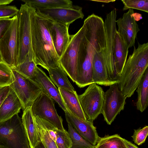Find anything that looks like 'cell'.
<instances>
[{
	"instance_id": "cell-9",
	"label": "cell",
	"mask_w": 148,
	"mask_h": 148,
	"mask_svg": "<svg viewBox=\"0 0 148 148\" xmlns=\"http://www.w3.org/2000/svg\"><path fill=\"white\" fill-rule=\"evenodd\" d=\"M12 69L15 80L10 86L19 99L23 105L22 110L24 111L28 107L32 106L43 90L34 81L24 77Z\"/></svg>"
},
{
	"instance_id": "cell-28",
	"label": "cell",
	"mask_w": 148,
	"mask_h": 148,
	"mask_svg": "<svg viewBox=\"0 0 148 148\" xmlns=\"http://www.w3.org/2000/svg\"><path fill=\"white\" fill-rule=\"evenodd\" d=\"M67 123L68 132L72 143L71 148H94V146L84 139L76 132L69 123Z\"/></svg>"
},
{
	"instance_id": "cell-31",
	"label": "cell",
	"mask_w": 148,
	"mask_h": 148,
	"mask_svg": "<svg viewBox=\"0 0 148 148\" xmlns=\"http://www.w3.org/2000/svg\"><path fill=\"white\" fill-rule=\"evenodd\" d=\"M148 134V126H145L142 128L134 130L131 137L134 143L140 145L145 142Z\"/></svg>"
},
{
	"instance_id": "cell-22",
	"label": "cell",
	"mask_w": 148,
	"mask_h": 148,
	"mask_svg": "<svg viewBox=\"0 0 148 148\" xmlns=\"http://www.w3.org/2000/svg\"><path fill=\"white\" fill-rule=\"evenodd\" d=\"M137 110L141 112L146 110L148 105V69L147 68L136 88Z\"/></svg>"
},
{
	"instance_id": "cell-12",
	"label": "cell",
	"mask_w": 148,
	"mask_h": 148,
	"mask_svg": "<svg viewBox=\"0 0 148 148\" xmlns=\"http://www.w3.org/2000/svg\"><path fill=\"white\" fill-rule=\"evenodd\" d=\"M36 13L41 16L53 22L62 24L69 26L76 20L83 19L84 16L82 8L73 5L67 7L50 9H35Z\"/></svg>"
},
{
	"instance_id": "cell-15",
	"label": "cell",
	"mask_w": 148,
	"mask_h": 148,
	"mask_svg": "<svg viewBox=\"0 0 148 148\" xmlns=\"http://www.w3.org/2000/svg\"><path fill=\"white\" fill-rule=\"evenodd\" d=\"M68 26L52 22L50 27L51 37L56 52L60 58L70 41Z\"/></svg>"
},
{
	"instance_id": "cell-23",
	"label": "cell",
	"mask_w": 148,
	"mask_h": 148,
	"mask_svg": "<svg viewBox=\"0 0 148 148\" xmlns=\"http://www.w3.org/2000/svg\"><path fill=\"white\" fill-rule=\"evenodd\" d=\"M29 6L36 9H45L72 6L73 2L69 0H22Z\"/></svg>"
},
{
	"instance_id": "cell-20",
	"label": "cell",
	"mask_w": 148,
	"mask_h": 148,
	"mask_svg": "<svg viewBox=\"0 0 148 148\" xmlns=\"http://www.w3.org/2000/svg\"><path fill=\"white\" fill-rule=\"evenodd\" d=\"M21 121L25 130L30 148H34L38 140L33 119L31 107L23 111Z\"/></svg>"
},
{
	"instance_id": "cell-16",
	"label": "cell",
	"mask_w": 148,
	"mask_h": 148,
	"mask_svg": "<svg viewBox=\"0 0 148 148\" xmlns=\"http://www.w3.org/2000/svg\"><path fill=\"white\" fill-rule=\"evenodd\" d=\"M32 79L37 83L43 90L57 103L64 111L67 110L58 88L40 67L37 66L36 74Z\"/></svg>"
},
{
	"instance_id": "cell-21",
	"label": "cell",
	"mask_w": 148,
	"mask_h": 148,
	"mask_svg": "<svg viewBox=\"0 0 148 148\" xmlns=\"http://www.w3.org/2000/svg\"><path fill=\"white\" fill-rule=\"evenodd\" d=\"M48 71L50 79L58 88H61L73 92L75 91L69 81L67 75L59 65L49 69Z\"/></svg>"
},
{
	"instance_id": "cell-8",
	"label": "cell",
	"mask_w": 148,
	"mask_h": 148,
	"mask_svg": "<svg viewBox=\"0 0 148 148\" xmlns=\"http://www.w3.org/2000/svg\"><path fill=\"white\" fill-rule=\"evenodd\" d=\"M104 92L101 87L92 84L89 85L83 93L78 95L80 104L87 120L93 122L101 113Z\"/></svg>"
},
{
	"instance_id": "cell-18",
	"label": "cell",
	"mask_w": 148,
	"mask_h": 148,
	"mask_svg": "<svg viewBox=\"0 0 148 148\" xmlns=\"http://www.w3.org/2000/svg\"><path fill=\"white\" fill-rule=\"evenodd\" d=\"M128 49L126 43L116 31L113 40V53L116 75L119 78L127 60Z\"/></svg>"
},
{
	"instance_id": "cell-37",
	"label": "cell",
	"mask_w": 148,
	"mask_h": 148,
	"mask_svg": "<svg viewBox=\"0 0 148 148\" xmlns=\"http://www.w3.org/2000/svg\"><path fill=\"white\" fill-rule=\"evenodd\" d=\"M13 0H0V5H7L11 3Z\"/></svg>"
},
{
	"instance_id": "cell-25",
	"label": "cell",
	"mask_w": 148,
	"mask_h": 148,
	"mask_svg": "<svg viewBox=\"0 0 148 148\" xmlns=\"http://www.w3.org/2000/svg\"><path fill=\"white\" fill-rule=\"evenodd\" d=\"M94 148H127L123 138L119 135H106L100 137Z\"/></svg>"
},
{
	"instance_id": "cell-10",
	"label": "cell",
	"mask_w": 148,
	"mask_h": 148,
	"mask_svg": "<svg viewBox=\"0 0 148 148\" xmlns=\"http://www.w3.org/2000/svg\"><path fill=\"white\" fill-rule=\"evenodd\" d=\"M31 108L34 116L47 121L59 130H65L63 119L57 113L54 100L43 90L35 99Z\"/></svg>"
},
{
	"instance_id": "cell-24",
	"label": "cell",
	"mask_w": 148,
	"mask_h": 148,
	"mask_svg": "<svg viewBox=\"0 0 148 148\" xmlns=\"http://www.w3.org/2000/svg\"><path fill=\"white\" fill-rule=\"evenodd\" d=\"M34 124L38 136L46 148H58L55 142L50 136L42 119L33 115Z\"/></svg>"
},
{
	"instance_id": "cell-14",
	"label": "cell",
	"mask_w": 148,
	"mask_h": 148,
	"mask_svg": "<svg viewBox=\"0 0 148 148\" xmlns=\"http://www.w3.org/2000/svg\"><path fill=\"white\" fill-rule=\"evenodd\" d=\"M64 112L67 122L69 123L84 139L95 146L100 137L93 125V122L87 120L84 121L79 119L67 110Z\"/></svg>"
},
{
	"instance_id": "cell-13",
	"label": "cell",
	"mask_w": 148,
	"mask_h": 148,
	"mask_svg": "<svg viewBox=\"0 0 148 148\" xmlns=\"http://www.w3.org/2000/svg\"><path fill=\"white\" fill-rule=\"evenodd\" d=\"M133 9H130L122 17L116 20L118 27L117 31L125 41L128 48L134 46L138 32L139 26L134 16Z\"/></svg>"
},
{
	"instance_id": "cell-38",
	"label": "cell",
	"mask_w": 148,
	"mask_h": 148,
	"mask_svg": "<svg viewBox=\"0 0 148 148\" xmlns=\"http://www.w3.org/2000/svg\"><path fill=\"white\" fill-rule=\"evenodd\" d=\"M92 1H96L97 2H101L108 3L110 2H113L115 1V0H92Z\"/></svg>"
},
{
	"instance_id": "cell-4",
	"label": "cell",
	"mask_w": 148,
	"mask_h": 148,
	"mask_svg": "<svg viewBox=\"0 0 148 148\" xmlns=\"http://www.w3.org/2000/svg\"><path fill=\"white\" fill-rule=\"evenodd\" d=\"M19 23L17 14L12 18L10 25L0 39V54L2 60L11 68L18 65Z\"/></svg>"
},
{
	"instance_id": "cell-39",
	"label": "cell",
	"mask_w": 148,
	"mask_h": 148,
	"mask_svg": "<svg viewBox=\"0 0 148 148\" xmlns=\"http://www.w3.org/2000/svg\"><path fill=\"white\" fill-rule=\"evenodd\" d=\"M0 148H4L0 147Z\"/></svg>"
},
{
	"instance_id": "cell-26",
	"label": "cell",
	"mask_w": 148,
	"mask_h": 148,
	"mask_svg": "<svg viewBox=\"0 0 148 148\" xmlns=\"http://www.w3.org/2000/svg\"><path fill=\"white\" fill-rule=\"evenodd\" d=\"M37 67L33 58L28 56L23 63L11 68L24 77L32 79L36 74Z\"/></svg>"
},
{
	"instance_id": "cell-29",
	"label": "cell",
	"mask_w": 148,
	"mask_h": 148,
	"mask_svg": "<svg viewBox=\"0 0 148 148\" xmlns=\"http://www.w3.org/2000/svg\"><path fill=\"white\" fill-rule=\"evenodd\" d=\"M55 142L58 148H71L72 145L69 133L65 129H57Z\"/></svg>"
},
{
	"instance_id": "cell-3",
	"label": "cell",
	"mask_w": 148,
	"mask_h": 148,
	"mask_svg": "<svg viewBox=\"0 0 148 148\" xmlns=\"http://www.w3.org/2000/svg\"><path fill=\"white\" fill-rule=\"evenodd\" d=\"M0 147L30 148L21 118L18 114L0 123Z\"/></svg>"
},
{
	"instance_id": "cell-36",
	"label": "cell",
	"mask_w": 148,
	"mask_h": 148,
	"mask_svg": "<svg viewBox=\"0 0 148 148\" xmlns=\"http://www.w3.org/2000/svg\"><path fill=\"white\" fill-rule=\"evenodd\" d=\"M34 148H46L39 136L38 141Z\"/></svg>"
},
{
	"instance_id": "cell-34",
	"label": "cell",
	"mask_w": 148,
	"mask_h": 148,
	"mask_svg": "<svg viewBox=\"0 0 148 148\" xmlns=\"http://www.w3.org/2000/svg\"><path fill=\"white\" fill-rule=\"evenodd\" d=\"M9 86L0 87V106L9 92Z\"/></svg>"
},
{
	"instance_id": "cell-33",
	"label": "cell",
	"mask_w": 148,
	"mask_h": 148,
	"mask_svg": "<svg viewBox=\"0 0 148 148\" xmlns=\"http://www.w3.org/2000/svg\"><path fill=\"white\" fill-rule=\"evenodd\" d=\"M12 18L0 19V39L10 25ZM0 62H3L0 54Z\"/></svg>"
},
{
	"instance_id": "cell-19",
	"label": "cell",
	"mask_w": 148,
	"mask_h": 148,
	"mask_svg": "<svg viewBox=\"0 0 148 148\" xmlns=\"http://www.w3.org/2000/svg\"><path fill=\"white\" fill-rule=\"evenodd\" d=\"M58 88L67 110L76 117L87 121L76 91L73 92L61 88Z\"/></svg>"
},
{
	"instance_id": "cell-11",
	"label": "cell",
	"mask_w": 148,
	"mask_h": 148,
	"mask_svg": "<svg viewBox=\"0 0 148 148\" xmlns=\"http://www.w3.org/2000/svg\"><path fill=\"white\" fill-rule=\"evenodd\" d=\"M126 98L121 92L118 84L110 86L104 92L101 113L108 124L110 125L117 115L123 110Z\"/></svg>"
},
{
	"instance_id": "cell-35",
	"label": "cell",
	"mask_w": 148,
	"mask_h": 148,
	"mask_svg": "<svg viewBox=\"0 0 148 148\" xmlns=\"http://www.w3.org/2000/svg\"><path fill=\"white\" fill-rule=\"evenodd\" d=\"M123 140L127 148H138L136 145L130 141L123 138Z\"/></svg>"
},
{
	"instance_id": "cell-2",
	"label": "cell",
	"mask_w": 148,
	"mask_h": 148,
	"mask_svg": "<svg viewBox=\"0 0 148 148\" xmlns=\"http://www.w3.org/2000/svg\"><path fill=\"white\" fill-rule=\"evenodd\" d=\"M148 66V42H138L137 47L134 46L132 54L126 60L118 84L126 98L134 94Z\"/></svg>"
},
{
	"instance_id": "cell-5",
	"label": "cell",
	"mask_w": 148,
	"mask_h": 148,
	"mask_svg": "<svg viewBox=\"0 0 148 148\" xmlns=\"http://www.w3.org/2000/svg\"><path fill=\"white\" fill-rule=\"evenodd\" d=\"M32 9V8L26 3L22 4L17 14L19 21V44L18 65L23 63L28 56L34 59L31 44L30 14Z\"/></svg>"
},
{
	"instance_id": "cell-1",
	"label": "cell",
	"mask_w": 148,
	"mask_h": 148,
	"mask_svg": "<svg viewBox=\"0 0 148 148\" xmlns=\"http://www.w3.org/2000/svg\"><path fill=\"white\" fill-rule=\"evenodd\" d=\"M30 20L32 47L35 63L47 71L56 67L59 65L60 58L55 50L50 33L53 21L37 14L32 8Z\"/></svg>"
},
{
	"instance_id": "cell-7",
	"label": "cell",
	"mask_w": 148,
	"mask_h": 148,
	"mask_svg": "<svg viewBox=\"0 0 148 148\" xmlns=\"http://www.w3.org/2000/svg\"><path fill=\"white\" fill-rule=\"evenodd\" d=\"M119 79L116 75L114 60L103 57L100 50L96 52L93 57L92 64V79L94 84L110 86L118 84Z\"/></svg>"
},
{
	"instance_id": "cell-30",
	"label": "cell",
	"mask_w": 148,
	"mask_h": 148,
	"mask_svg": "<svg viewBox=\"0 0 148 148\" xmlns=\"http://www.w3.org/2000/svg\"><path fill=\"white\" fill-rule=\"evenodd\" d=\"M124 5L123 11L135 9L148 12V0H122Z\"/></svg>"
},
{
	"instance_id": "cell-17",
	"label": "cell",
	"mask_w": 148,
	"mask_h": 148,
	"mask_svg": "<svg viewBox=\"0 0 148 148\" xmlns=\"http://www.w3.org/2000/svg\"><path fill=\"white\" fill-rule=\"evenodd\" d=\"M23 110V105L12 88L9 86L8 94L0 106V123L5 121Z\"/></svg>"
},
{
	"instance_id": "cell-32",
	"label": "cell",
	"mask_w": 148,
	"mask_h": 148,
	"mask_svg": "<svg viewBox=\"0 0 148 148\" xmlns=\"http://www.w3.org/2000/svg\"><path fill=\"white\" fill-rule=\"evenodd\" d=\"M19 11L14 5H0V19L12 18L17 15Z\"/></svg>"
},
{
	"instance_id": "cell-6",
	"label": "cell",
	"mask_w": 148,
	"mask_h": 148,
	"mask_svg": "<svg viewBox=\"0 0 148 148\" xmlns=\"http://www.w3.org/2000/svg\"><path fill=\"white\" fill-rule=\"evenodd\" d=\"M86 29V25L84 23L75 34L70 35L69 43L59 61V65L75 83L76 82L77 76L78 53L79 46Z\"/></svg>"
},
{
	"instance_id": "cell-27",
	"label": "cell",
	"mask_w": 148,
	"mask_h": 148,
	"mask_svg": "<svg viewBox=\"0 0 148 148\" xmlns=\"http://www.w3.org/2000/svg\"><path fill=\"white\" fill-rule=\"evenodd\" d=\"M15 80L12 68L3 62H0V87L9 86Z\"/></svg>"
}]
</instances>
